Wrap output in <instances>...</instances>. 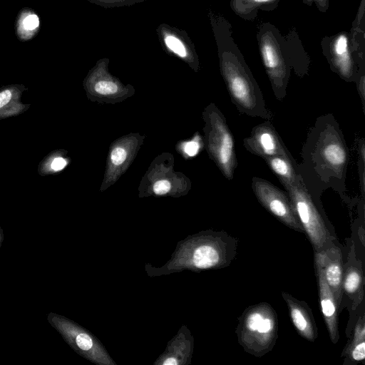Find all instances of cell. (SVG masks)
Masks as SVG:
<instances>
[{"label": "cell", "mask_w": 365, "mask_h": 365, "mask_svg": "<svg viewBox=\"0 0 365 365\" xmlns=\"http://www.w3.org/2000/svg\"><path fill=\"white\" fill-rule=\"evenodd\" d=\"M349 149L343 132L331 113L319 116L309 130L302 149L297 173L319 206L321 195L331 188L349 201L346 179Z\"/></svg>", "instance_id": "obj_1"}, {"label": "cell", "mask_w": 365, "mask_h": 365, "mask_svg": "<svg viewBox=\"0 0 365 365\" xmlns=\"http://www.w3.org/2000/svg\"><path fill=\"white\" fill-rule=\"evenodd\" d=\"M216 39L220 66L231 101L240 113L272 120L262 92L231 36L230 24L223 18L210 14Z\"/></svg>", "instance_id": "obj_2"}, {"label": "cell", "mask_w": 365, "mask_h": 365, "mask_svg": "<svg viewBox=\"0 0 365 365\" xmlns=\"http://www.w3.org/2000/svg\"><path fill=\"white\" fill-rule=\"evenodd\" d=\"M238 322V342L246 352L260 357L273 349L277 339L278 322L270 304L261 302L249 307Z\"/></svg>", "instance_id": "obj_3"}, {"label": "cell", "mask_w": 365, "mask_h": 365, "mask_svg": "<svg viewBox=\"0 0 365 365\" xmlns=\"http://www.w3.org/2000/svg\"><path fill=\"white\" fill-rule=\"evenodd\" d=\"M262 61L275 98L282 101L292 68L285 40L278 30L269 23L262 24L257 34Z\"/></svg>", "instance_id": "obj_4"}, {"label": "cell", "mask_w": 365, "mask_h": 365, "mask_svg": "<svg viewBox=\"0 0 365 365\" xmlns=\"http://www.w3.org/2000/svg\"><path fill=\"white\" fill-rule=\"evenodd\" d=\"M283 187L314 252H320L329 246L332 237L325 225L319 206L314 201L299 176L294 182Z\"/></svg>", "instance_id": "obj_5"}, {"label": "cell", "mask_w": 365, "mask_h": 365, "mask_svg": "<svg viewBox=\"0 0 365 365\" xmlns=\"http://www.w3.org/2000/svg\"><path fill=\"white\" fill-rule=\"evenodd\" d=\"M209 150L223 175L231 180L237 165L235 139L221 112L212 106L207 113Z\"/></svg>", "instance_id": "obj_6"}, {"label": "cell", "mask_w": 365, "mask_h": 365, "mask_svg": "<svg viewBox=\"0 0 365 365\" xmlns=\"http://www.w3.org/2000/svg\"><path fill=\"white\" fill-rule=\"evenodd\" d=\"M251 187L256 198L270 214L288 227L304 233L287 192L269 181L254 176Z\"/></svg>", "instance_id": "obj_7"}, {"label": "cell", "mask_w": 365, "mask_h": 365, "mask_svg": "<svg viewBox=\"0 0 365 365\" xmlns=\"http://www.w3.org/2000/svg\"><path fill=\"white\" fill-rule=\"evenodd\" d=\"M322 49L331 69L344 81L354 82L358 65L352 50L350 35L341 32L328 39L324 38Z\"/></svg>", "instance_id": "obj_8"}, {"label": "cell", "mask_w": 365, "mask_h": 365, "mask_svg": "<svg viewBox=\"0 0 365 365\" xmlns=\"http://www.w3.org/2000/svg\"><path fill=\"white\" fill-rule=\"evenodd\" d=\"M243 145L249 153L262 159L291 154L272 122L267 120L252 128L250 135L243 139Z\"/></svg>", "instance_id": "obj_9"}, {"label": "cell", "mask_w": 365, "mask_h": 365, "mask_svg": "<svg viewBox=\"0 0 365 365\" xmlns=\"http://www.w3.org/2000/svg\"><path fill=\"white\" fill-rule=\"evenodd\" d=\"M161 46L189 63H198L195 47L187 32L182 29L162 23L156 28Z\"/></svg>", "instance_id": "obj_10"}, {"label": "cell", "mask_w": 365, "mask_h": 365, "mask_svg": "<svg viewBox=\"0 0 365 365\" xmlns=\"http://www.w3.org/2000/svg\"><path fill=\"white\" fill-rule=\"evenodd\" d=\"M314 259L321 264L327 283L330 287L339 307L343 296V262L341 250L330 245L323 250L315 252Z\"/></svg>", "instance_id": "obj_11"}, {"label": "cell", "mask_w": 365, "mask_h": 365, "mask_svg": "<svg viewBox=\"0 0 365 365\" xmlns=\"http://www.w3.org/2000/svg\"><path fill=\"white\" fill-rule=\"evenodd\" d=\"M315 270L318 283L319 298L322 316L333 344L339 341V305L327 283L322 267L315 259Z\"/></svg>", "instance_id": "obj_12"}, {"label": "cell", "mask_w": 365, "mask_h": 365, "mask_svg": "<svg viewBox=\"0 0 365 365\" xmlns=\"http://www.w3.org/2000/svg\"><path fill=\"white\" fill-rule=\"evenodd\" d=\"M364 273L360 260L356 257L352 245L346 263L343 265L342 291L349 298L352 309H356L364 298Z\"/></svg>", "instance_id": "obj_13"}, {"label": "cell", "mask_w": 365, "mask_h": 365, "mask_svg": "<svg viewBox=\"0 0 365 365\" xmlns=\"http://www.w3.org/2000/svg\"><path fill=\"white\" fill-rule=\"evenodd\" d=\"M282 296L287 304L291 321L297 331L304 339L314 342L318 333L310 308L304 302L295 299L288 293L282 292Z\"/></svg>", "instance_id": "obj_14"}, {"label": "cell", "mask_w": 365, "mask_h": 365, "mask_svg": "<svg viewBox=\"0 0 365 365\" xmlns=\"http://www.w3.org/2000/svg\"><path fill=\"white\" fill-rule=\"evenodd\" d=\"M365 319L361 315L357 320L353 336L344 349L341 356L344 358V364H353L365 359Z\"/></svg>", "instance_id": "obj_15"}, {"label": "cell", "mask_w": 365, "mask_h": 365, "mask_svg": "<svg viewBox=\"0 0 365 365\" xmlns=\"http://www.w3.org/2000/svg\"><path fill=\"white\" fill-rule=\"evenodd\" d=\"M263 160L282 185L292 183L297 179V163L292 154L277 155Z\"/></svg>", "instance_id": "obj_16"}, {"label": "cell", "mask_w": 365, "mask_h": 365, "mask_svg": "<svg viewBox=\"0 0 365 365\" xmlns=\"http://www.w3.org/2000/svg\"><path fill=\"white\" fill-rule=\"evenodd\" d=\"M279 2V0H231L230 7L240 17L252 20L259 10L272 11Z\"/></svg>", "instance_id": "obj_17"}, {"label": "cell", "mask_w": 365, "mask_h": 365, "mask_svg": "<svg viewBox=\"0 0 365 365\" xmlns=\"http://www.w3.org/2000/svg\"><path fill=\"white\" fill-rule=\"evenodd\" d=\"M38 16L32 10L22 11L16 21V34L24 41L33 38L39 29Z\"/></svg>", "instance_id": "obj_18"}, {"label": "cell", "mask_w": 365, "mask_h": 365, "mask_svg": "<svg viewBox=\"0 0 365 365\" xmlns=\"http://www.w3.org/2000/svg\"><path fill=\"white\" fill-rule=\"evenodd\" d=\"M90 3L105 8H118L130 6L148 0H88Z\"/></svg>", "instance_id": "obj_19"}, {"label": "cell", "mask_w": 365, "mask_h": 365, "mask_svg": "<svg viewBox=\"0 0 365 365\" xmlns=\"http://www.w3.org/2000/svg\"><path fill=\"white\" fill-rule=\"evenodd\" d=\"M354 83L356 85L358 93L359 95L363 110H365V63H360L358 66V71Z\"/></svg>", "instance_id": "obj_20"}, {"label": "cell", "mask_w": 365, "mask_h": 365, "mask_svg": "<svg viewBox=\"0 0 365 365\" xmlns=\"http://www.w3.org/2000/svg\"><path fill=\"white\" fill-rule=\"evenodd\" d=\"M358 153H359V180L361 188V193H364V162H365V150H364V140L363 138L359 140L358 143Z\"/></svg>", "instance_id": "obj_21"}, {"label": "cell", "mask_w": 365, "mask_h": 365, "mask_svg": "<svg viewBox=\"0 0 365 365\" xmlns=\"http://www.w3.org/2000/svg\"><path fill=\"white\" fill-rule=\"evenodd\" d=\"M94 90L99 94L109 95L116 93L118 86L112 81L101 80L96 83Z\"/></svg>", "instance_id": "obj_22"}, {"label": "cell", "mask_w": 365, "mask_h": 365, "mask_svg": "<svg viewBox=\"0 0 365 365\" xmlns=\"http://www.w3.org/2000/svg\"><path fill=\"white\" fill-rule=\"evenodd\" d=\"M127 153L120 147L115 148L110 153V160L115 165H121L126 159Z\"/></svg>", "instance_id": "obj_23"}, {"label": "cell", "mask_w": 365, "mask_h": 365, "mask_svg": "<svg viewBox=\"0 0 365 365\" xmlns=\"http://www.w3.org/2000/svg\"><path fill=\"white\" fill-rule=\"evenodd\" d=\"M76 344L83 350H88L93 346V341L90 336L81 333L76 337Z\"/></svg>", "instance_id": "obj_24"}, {"label": "cell", "mask_w": 365, "mask_h": 365, "mask_svg": "<svg viewBox=\"0 0 365 365\" xmlns=\"http://www.w3.org/2000/svg\"><path fill=\"white\" fill-rule=\"evenodd\" d=\"M170 182L166 180H160L155 182L153 185V192L156 195H164L170 190Z\"/></svg>", "instance_id": "obj_25"}, {"label": "cell", "mask_w": 365, "mask_h": 365, "mask_svg": "<svg viewBox=\"0 0 365 365\" xmlns=\"http://www.w3.org/2000/svg\"><path fill=\"white\" fill-rule=\"evenodd\" d=\"M304 2L310 6L314 4L322 12L327 11L329 6V0H304Z\"/></svg>", "instance_id": "obj_26"}, {"label": "cell", "mask_w": 365, "mask_h": 365, "mask_svg": "<svg viewBox=\"0 0 365 365\" xmlns=\"http://www.w3.org/2000/svg\"><path fill=\"white\" fill-rule=\"evenodd\" d=\"M13 93L11 89H4L0 92V108L7 105L12 98Z\"/></svg>", "instance_id": "obj_27"}, {"label": "cell", "mask_w": 365, "mask_h": 365, "mask_svg": "<svg viewBox=\"0 0 365 365\" xmlns=\"http://www.w3.org/2000/svg\"><path fill=\"white\" fill-rule=\"evenodd\" d=\"M199 149V144L195 141H190L185 144V151L189 156H194Z\"/></svg>", "instance_id": "obj_28"}, {"label": "cell", "mask_w": 365, "mask_h": 365, "mask_svg": "<svg viewBox=\"0 0 365 365\" xmlns=\"http://www.w3.org/2000/svg\"><path fill=\"white\" fill-rule=\"evenodd\" d=\"M67 163L66 160L61 157L55 158L51 165V168L54 171L61 170L65 168Z\"/></svg>", "instance_id": "obj_29"}, {"label": "cell", "mask_w": 365, "mask_h": 365, "mask_svg": "<svg viewBox=\"0 0 365 365\" xmlns=\"http://www.w3.org/2000/svg\"><path fill=\"white\" fill-rule=\"evenodd\" d=\"M177 364L176 359L173 358H169L163 362L164 365H176Z\"/></svg>", "instance_id": "obj_30"}]
</instances>
